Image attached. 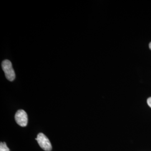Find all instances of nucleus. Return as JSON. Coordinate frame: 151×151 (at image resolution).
Returning <instances> with one entry per match:
<instances>
[{
	"label": "nucleus",
	"mask_w": 151,
	"mask_h": 151,
	"mask_svg": "<svg viewBox=\"0 0 151 151\" xmlns=\"http://www.w3.org/2000/svg\"><path fill=\"white\" fill-rule=\"evenodd\" d=\"M2 68L6 78L9 81H14L15 78V73L11 62L9 60H4L2 63Z\"/></svg>",
	"instance_id": "1"
},
{
	"label": "nucleus",
	"mask_w": 151,
	"mask_h": 151,
	"mask_svg": "<svg viewBox=\"0 0 151 151\" xmlns=\"http://www.w3.org/2000/svg\"><path fill=\"white\" fill-rule=\"evenodd\" d=\"M37 140L39 145L45 151H50L52 149V147L50 140L48 137L43 133H39L37 137L35 138Z\"/></svg>",
	"instance_id": "2"
},
{
	"label": "nucleus",
	"mask_w": 151,
	"mask_h": 151,
	"mask_svg": "<svg viewBox=\"0 0 151 151\" xmlns=\"http://www.w3.org/2000/svg\"><path fill=\"white\" fill-rule=\"evenodd\" d=\"M15 119L17 124L25 127L27 125L28 118L27 113L23 110H19L15 115Z\"/></svg>",
	"instance_id": "3"
},
{
	"label": "nucleus",
	"mask_w": 151,
	"mask_h": 151,
	"mask_svg": "<svg viewBox=\"0 0 151 151\" xmlns=\"http://www.w3.org/2000/svg\"><path fill=\"white\" fill-rule=\"evenodd\" d=\"M0 151H10V149L7 147L5 142H1Z\"/></svg>",
	"instance_id": "4"
},
{
	"label": "nucleus",
	"mask_w": 151,
	"mask_h": 151,
	"mask_svg": "<svg viewBox=\"0 0 151 151\" xmlns=\"http://www.w3.org/2000/svg\"><path fill=\"white\" fill-rule=\"evenodd\" d=\"M147 104L149 105V106L151 108V97L147 99Z\"/></svg>",
	"instance_id": "5"
},
{
	"label": "nucleus",
	"mask_w": 151,
	"mask_h": 151,
	"mask_svg": "<svg viewBox=\"0 0 151 151\" xmlns=\"http://www.w3.org/2000/svg\"><path fill=\"white\" fill-rule=\"evenodd\" d=\"M149 47H150V49L151 50V42L150 43V44H149Z\"/></svg>",
	"instance_id": "6"
}]
</instances>
